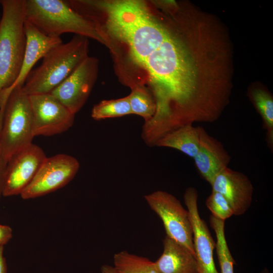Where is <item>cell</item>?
Instances as JSON below:
<instances>
[{
    "label": "cell",
    "instance_id": "obj_1",
    "mask_svg": "<svg viewBox=\"0 0 273 273\" xmlns=\"http://www.w3.org/2000/svg\"><path fill=\"white\" fill-rule=\"evenodd\" d=\"M189 22L174 2L103 0L98 7L97 28L119 81L154 98L155 114L144 125L155 135L205 122L220 98L214 60L193 47Z\"/></svg>",
    "mask_w": 273,
    "mask_h": 273
},
{
    "label": "cell",
    "instance_id": "obj_2",
    "mask_svg": "<svg viewBox=\"0 0 273 273\" xmlns=\"http://www.w3.org/2000/svg\"><path fill=\"white\" fill-rule=\"evenodd\" d=\"M88 38L76 35L57 45L42 58L41 64L28 75L22 92L28 96L49 94L88 56Z\"/></svg>",
    "mask_w": 273,
    "mask_h": 273
},
{
    "label": "cell",
    "instance_id": "obj_3",
    "mask_svg": "<svg viewBox=\"0 0 273 273\" xmlns=\"http://www.w3.org/2000/svg\"><path fill=\"white\" fill-rule=\"evenodd\" d=\"M25 20L46 35L72 33L104 44L94 22L62 0H25Z\"/></svg>",
    "mask_w": 273,
    "mask_h": 273
},
{
    "label": "cell",
    "instance_id": "obj_4",
    "mask_svg": "<svg viewBox=\"0 0 273 273\" xmlns=\"http://www.w3.org/2000/svg\"><path fill=\"white\" fill-rule=\"evenodd\" d=\"M0 95L16 80L23 60L26 37L25 0L0 1Z\"/></svg>",
    "mask_w": 273,
    "mask_h": 273
},
{
    "label": "cell",
    "instance_id": "obj_5",
    "mask_svg": "<svg viewBox=\"0 0 273 273\" xmlns=\"http://www.w3.org/2000/svg\"><path fill=\"white\" fill-rule=\"evenodd\" d=\"M33 138L28 96L22 87H16L6 103L0 130V153L5 162L32 143Z\"/></svg>",
    "mask_w": 273,
    "mask_h": 273
},
{
    "label": "cell",
    "instance_id": "obj_6",
    "mask_svg": "<svg viewBox=\"0 0 273 273\" xmlns=\"http://www.w3.org/2000/svg\"><path fill=\"white\" fill-rule=\"evenodd\" d=\"M144 198L162 221L166 236L194 255L193 229L188 210L175 196L165 191H157Z\"/></svg>",
    "mask_w": 273,
    "mask_h": 273
},
{
    "label": "cell",
    "instance_id": "obj_7",
    "mask_svg": "<svg viewBox=\"0 0 273 273\" xmlns=\"http://www.w3.org/2000/svg\"><path fill=\"white\" fill-rule=\"evenodd\" d=\"M79 167L78 160L69 155L59 154L47 157L20 196L23 199H29L55 191L68 184Z\"/></svg>",
    "mask_w": 273,
    "mask_h": 273
},
{
    "label": "cell",
    "instance_id": "obj_8",
    "mask_svg": "<svg viewBox=\"0 0 273 273\" xmlns=\"http://www.w3.org/2000/svg\"><path fill=\"white\" fill-rule=\"evenodd\" d=\"M99 60L88 56L49 94L75 115L84 106L97 80Z\"/></svg>",
    "mask_w": 273,
    "mask_h": 273
},
{
    "label": "cell",
    "instance_id": "obj_9",
    "mask_svg": "<svg viewBox=\"0 0 273 273\" xmlns=\"http://www.w3.org/2000/svg\"><path fill=\"white\" fill-rule=\"evenodd\" d=\"M33 136H52L68 130L75 115L50 94L28 96Z\"/></svg>",
    "mask_w": 273,
    "mask_h": 273
},
{
    "label": "cell",
    "instance_id": "obj_10",
    "mask_svg": "<svg viewBox=\"0 0 273 273\" xmlns=\"http://www.w3.org/2000/svg\"><path fill=\"white\" fill-rule=\"evenodd\" d=\"M46 157L43 150L33 143L14 154L7 163L3 196L20 195Z\"/></svg>",
    "mask_w": 273,
    "mask_h": 273
},
{
    "label": "cell",
    "instance_id": "obj_11",
    "mask_svg": "<svg viewBox=\"0 0 273 273\" xmlns=\"http://www.w3.org/2000/svg\"><path fill=\"white\" fill-rule=\"evenodd\" d=\"M198 197V192L193 187L186 189L184 195L192 225L194 255L198 271L199 273H219L213 256L216 243L205 221L200 216Z\"/></svg>",
    "mask_w": 273,
    "mask_h": 273
},
{
    "label": "cell",
    "instance_id": "obj_12",
    "mask_svg": "<svg viewBox=\"0 0 273 273\" xmlns=\"http://www.w3.org/2000/svg\"><path fill=\"white\" fill-rule=\"evenodd\" d=\"M24 29L26 46L19 73L12 86L0 95V128L5 108L11 93L16 87H22L35 63L50 50L62 42L60 37L46 35L26 21Z\"/></svg>",
    "mask_w": 273,
    "mask_h": 273
},
{
    "label": "cell",
    "instance_id": "obj_13",
    "mask_svg": "<svg viewBox=\"0 0 273 273\" xmlns=\"http://www.w3.org/2000/svg\"><path fill=\"white\" fill-rule=\"evenodd\" d=\"M213 191L222 195L235 215L244 214L252 203L253 187L248 176L228 167L220 171L210 184Z\"/></svg>",
    "mask_w": 273,
    "mask_h": 273
},
{
    "label": "cell",
    "instance_id": "obj_14",
    "mask_svg": "<svg viewBox=\"0 0 273 273\" xmlns=\"http://www.w3.org/2000/svg\"><path fill=\"white\" fill-rule=\"evenodd\" d=\"M198 151L193 158L196 169L210 184L214 177L228 167L231 157L223 144L199 126Z\"/></svg>",
    "mask_w": 273,
    "mask_h": 273
},
{
    "label": "cell",
    "instance_id": "obj_15",
    "mask_svg": "<svg viewBox=\"0 0 273 273\" xmlns=\"http://www.w3.org/2000/svg\"><path fill=\"white\" fill-rule=\"evenodd\" d=\"M163 251L154 262L159 273H199L194 254L167 236Z\"/></svg>",
    "mask_w": 273,
    "mask_h": 273
},
{
    "label": "cell",
    "instance_id": "obj_16",
    "mask_svg": "<svg viewBox=\"0 0 273 273\" xmlns=\"http://www.w3.org/2000/svg\"><path fill=\"white\" fill-rule=\"evenodd\" d=\"M199 141V126L187 124L165 134L155 146L174 149L193 158L198 151Z\"/></svg>",
    "mask_w": 273,
    "mask_h": 273
},
{
    "label": "cell",
    "instance_id": "obj_17",
    "mask_svg": "<svg viewBox=\"0 0 273 273\" xmlns=\"http://www.w3.org/2000/svg\"><path fill=\"white\" fill-rule=\"evenodd\" d=\"M250 98L261 116L263 128L266 130L267 146L273 149V99L266 90L254 87L250 91Z\"/></svg>",
    "mask_w": 273,
    "mask_h": 273
},
{
    "label": "cell",
    "instance_id": "obj_18",
    "mask_svg": "<svg viewBox=\"0 0 273 273\" xmlns=\"http://www.w3.org/2000/svg\"><path fill=\"white\" fill-rule=\"evenodd\" d=\"M114 267L119 273H159L155 262L122 251L114 255Z\"/></svg>",
    "mask_w": 273,
    "mask_h": 273
},
{
    "label": "cell",
    "instance_id": "obj_19",
    "mask_svg": "<svg viewBox=\"0 0 273 273\" xmlns=\"http://www.w3.org/2000/svg\"><path fill=\"white\" fill-rule=\"evenodd\" d=\"M128 95L131 113L141 116L147 122L154 116L156 105L149 90L143 86L132 87Z\"/></svg>",
    "mask_w": 273,
    "mask_h": 273
},
{
    "label": "cell",
    "instance_id": "obj_20",
    "mask_svg": "<svg viewBox=\"0 0 273 273\" xmlns=\"http://www.w3.org/2000/svg\"><path fill=\"white\" fill-rule=\"evenodd\" d=\"M210 224L214 230L216 243L215 248L221 273H234L235 261L229 249L224 235V221L213 217Z\"/></svg>",
    "mask_w": 273,
    "mask_h": 273
},
{
    "label": "cell",
    "instance_id": "obj_21",
    "mask_svg": "<svg viewBox=\"0 0 273 273\" xmlns=\"http://www.w3.org/2000/svg\"><path fill=\"white\" fill-rule=\"evenodd\" d=\"M132 114L128 96L123 98L102 100L95 105L91 116L96 120L120 117Z\"/></svg>",
    "mask_w": 273,
    "mask_h": 273
},
{
    "label": "cell",
    "instance_id": "obj_22",
    "mask_svg": "<svg viewBox=\"0 0 273 273\" xmlns=\"http://www.w3.org/2000/svg\"><path fill=\"white\" fill-rule=\"evenodd\" d=\"M206 205L211 212L212 215L219 219L224 221L234 215L227 200L217 192L212 191L206 201Z\"/></svg>",
    "mask_w": 273,
    "mask_h": 273
},
{
    "label": "cell",
    "instance_id": "obj_23",
    "mask_svg": "<svg viewBox=\"0 0 273 273\" xmlns=\"http://www.w3.org/2000/svg\"><path fill=\"white\" fill-rule=\"evenodd\" d=\"M12 237V230L8 225L0 224V246H4Z\"/></svg>",
    "mask_w": 273,
    "mask_h": 273
},
{
    "label": "cell",
    "instance_id": "obj_24",
    "mask_svg": "<svg viewBox=\"0 0 273 273\" xmlns=\"http://www.w3.org/2000/svg\"><path fill=\"white\" fill-rule=\"evenodd\" d=\"M7 163L0 153V198L3 196L5 172Z\"/></svg>",
    "mask_w": 273,
    "mask_h": 273
},
{
    "label": "cell",
    "instance_id": "obj_25",
    "mask_svg": "<svg viewBox=\"0 0 273 273\" xmlns=\"http://www.w3.org/2000/svg\"><path fill=\"white\" fill-rule=\"evenodd\" d=\"M4 246H0V273H7L6 259L3 256Z\"/></svg>",
    "mask_w": 273,
    "mask_h": 273
},
{
    "label": "cell",
    "instance_id": "obj_26",
    "mask_svg": "<svg viewBox=\"0 0 273 273\" xmlns=\"http://www.w3.org/2000/svg\"><path fill=\"white\" fill-rule=\"evenodd\" d=\"M101 273H119L114 266L104 265L101 267Z\"/></svg>",
    "mask_w": 273,
    "mask_h": 273
},
{
    "label": "cell",
    "instance_id": "obj_27",
    "mask_svg": "<svg viewBox=\"0 0 273 273\" xmlns=\"http://www.w3.org/2000/svg\"><path fill=\"white\" fill-rule=\"evenodd\" d=\"M261 273H269L267 270H264Z\"/></svg>",
    "mask_w": 273,
    "mask_h": 273
},
{
    "label": "cell",
    "instance_id": "obj_28",
    "mask_svg": "<svg viewBox=\"0 0 273 273\" xmlns=\"http://www.w3.org/2000/svg\"><path fill=\"white\" fill-rule=\"evenodd\" d=\"M0 19H1V15H0Z\"/></svg>",
    "mask_w": 273,
    "mask_h": 273
}]
</instances>
